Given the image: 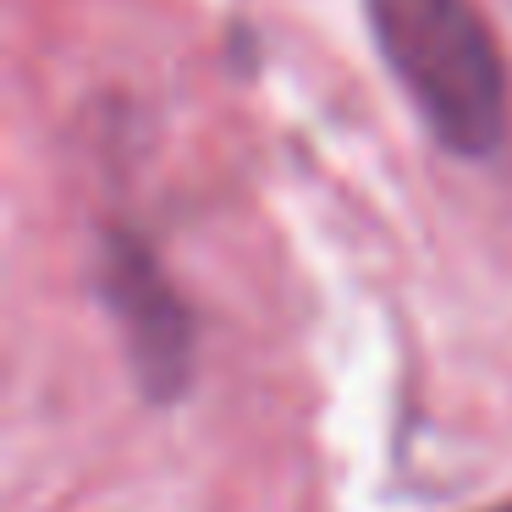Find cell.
Returning <instances> with one entry per match:
<instances>
[{"instance_id": "1", "label": "cell", "mask_w": 512, "mask_h": 512, "mask_svg": "<svg viewBox=\"0 0 512 512\" xmlns=\"http://www.w3.org/2000/svg\"><path fill=\"white\" fill-rule=\"evenodd\" d=\"M369 28L446 149L490 155L501 144L507 67L474 0H369Z\"/></svg>"}, {"instance_id": "2", "label": "cell", "mask_w": 512, "mask_h": 512, "mask_svg": "<svg viewBox=\"0 0 512 512\" xmlns=\"http://www.w3.org/2000/svg\"><path fill=\"white\" fill-rule=\"evenodd\" d=\"M105 303L116 309L133 347V364L155 397H177L188 386V358H193V325L171 281L160 276L155 254L138 237H111L100 265Z\"/></svg>"}, {"instance_id": "3", "label": "cell", "mask_w": 512, "mask_h": 512, "mask_svg": "<svg viewBox=\"0 0 512 512\" xmlns=\"http://www.w3.org/2000/svg\"><path fill=\"white\" fill-rule=\"evenodd\" d=\"M501 512H512V507H501Z\"/></svg>"}]
</instances>
